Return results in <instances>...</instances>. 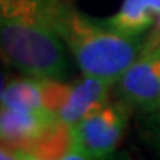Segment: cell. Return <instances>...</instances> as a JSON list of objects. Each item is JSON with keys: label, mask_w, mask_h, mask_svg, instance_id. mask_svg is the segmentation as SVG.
Returning <instances> with one entry per match:
<instances>
[{"label": "cell", "mask_w": 160, "mask_h": 160, "mask_svg": "<svg viewBox=\"0 0 160 160\" xmlns=\"http://www.w3.org/2000/svg\"><path fill=\"white\" fill-rule=\"evenodd\" d=\"M0 53L24 76L64 80L70 74L65 43L40 12H0Z\"/></svg>", "instance_id": "cell-2"}, {"label": "cell", "mask_w": 160, "mask_h": 160, "mask_svg": "<svg viewBox=\"0 0 160 160\" xmlns=\"http://www.w3.org/2000/svg\"><path fill=\"white\" fill-rule=\"evenodd\" d=\"M160 15V0H125L119 12L104 22L126 36H142Z\"/></svg>", "instance_id": "cell-7"}, {"label": "cell", "mask_w": 160, "mask_h": 160, "mask_svg": "<svg viewBox=\"0 0 160 160\" xmlns=\"http://www.w3.org/2000/svg\"><path fill=\"white\" fill-rule=\"evenodd\" d=\"M119 91L128 104L150 111L160 105V48L142 52L120 80Z\"/></svg>", "instance_id": "cell-5"}, {"label": "cell", "mask_w": 160, "mask_h": 160, "mask_svg": "<svg viewBox=\"0 0 160 160\" xmlns=\"http://www.w3.org/2000/svg\"><path fill=\"white\" fill-rule=\"evenodd\" d=\"M125 126V108L104 104L77 123L68 126L70 141L79 145L89 159H105L117 148Z\"/></svg>", "instance_id": "cell-3"}, {"label": "cell", "mask_w": 160, "mask_h": 160, "mask_svg": "<svg viewBox=\"0 0 160 160\" xmlns=\"http://www.w3.org/2000/svg\"><path fill=\"white\" fill-rule=\"evenodd\" d=\"M40 17L68 46L83 76L114 85L138 59L145 37L126 36L76 11L70 0H39Z\"/></svg>", "instance_id": "cell-1"}, {"label": "cell", "mask_w": 160, "mask_h": 160, "mask_svg": "<svg viewBox=\"0 0 160 160\" xmlns=\"http://www.w3.org/2000/svg\"><path fill=\"white\" fill-rule=\"evenodd\" d=\"M157 48H160V46H157Z\"/></svg>", "instance_id": "cell-13"}, {"label": "cell", "mask_w": 160, "mask_h": 160, "mask_svg": "<svg viewBox=\"0 0 160 160\" xmlns=\"http://www.w3.org/2000/svg\"><path fill=\"white\" fill-rule=\"evenodd\" d=\"M2 107L31 111H49L46 108L40 79L30 76L8 82L2 97Z\"/></svg>", "instance_id": "cell-8"}, {"label": "cell", "mask_w": 160, "mask_h": 160, "mask_svg": "<svg viewBox=\"0 0 160 160\" xmlns=\"http://www.w3.org/2000/svg\"><path fill=\"white\" fill-rule=\"evenodd\" d=\"M6 64H8V61L0 53V108H2V97H3L5 88L8 85V67H6Z\"/></svg>", "instance_id": "cell-11"}, {"label": "cell", "mask_w": 160, "mask_h": 160, "mask_svg": "<svg viewBox=\"0 0 160 160\" xmlns=\"http://www.w3.org/2000/svg\"><path fill=\"white\" fill-rule=\"evenodd\" d=\"M18 159V154L11 148L5 145L3 142H0V160H13Z\"/></svg>", "instance_id": "cell-12"}, {"label": "cell", "mask_w": 160, "mask_h": 160, "mask_svg": "<svg viewBox=\"0 0 160 160\" xmlns=\"http://www.w3.org/2000/svg\"><path fill=\"white\" fill-rule=\"evenodd\" d=\"M110 88L111 83L107 80L85 76L82 82L70 88L65 101L58 110L57 117L67 126L77 123L85 116L107 102Z\"/></svg>", "instance_id": "cell-6"}, {"label": "cell", "mask_w": 160, "mask_h": 160, "mask_svg": "<svg viewBox=\"0 0 160 160\" xmlns=\"http://www.w3.org/2000/svg\"><path fill=\"white\" fill-rule=\"evenodd\" d=\"M0 12L5 13H37L40 12L39 0H0Z\"/></svg>", "instance_id": "cell-9"}, {"label": "cell", "mask_w": 160, "mask_h": 160, "mask_svg": "<svg viewBox=\"0 0 160 160\" xmlns=\"http://www.w3.org/2000/svg\"><path fill=\"white\" fill-rule=\"evenodd\" d=\"M157 46H160V15H159V18L156 19L154 25L151 27V31H150V34L145 37L142 52L153 51V49H156ZM142 52H141V53H142Z\"/></svg>", "instance_id": "cell-10"}, {"label": "cell", "mask_w": 160, "mask_h": 160, "mask_svg": "<svg viewBox=\"0 0 160 160\" xmlns=\"http://www.w3.org/2000/svg\"><path fill=\"white\" fill-rule=\"evenodd\" d=\"M59 119L52 111L0 108V142L11 147L18 159H33V148Z\"/></svg>", "instance_id": "cell-4"}]
</instances>
